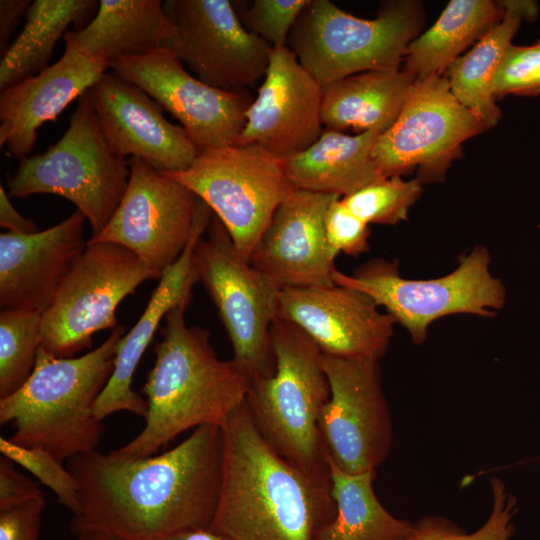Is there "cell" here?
I'll list each match as a JSON object with an SVG mask.
<instances>
[{
    "instance_id": "6da1fadb",
    "label": "cell",
    "mask_w": 540,
    "mask_h": 540,
    "mask_svg": "<svg viewBox=\"0 0 540 540\" xmlns=\"http://www.w3.org/2000/svg\"><path fill=\"white\" fill-rule=\"evenodd\" d=\"M224 437L207 424L174 448L123 459L97 450L67 460L80 485L75 534L99 531L118 540H165L209 529L222 483Z\"/></svg>"
},
{
    "instance_id": "7a4b0ae2",
    "label": "cell",
    "mask_w": 540,
    "mask_h": 540,
    "mask_svg": "<svg viewBox=\"0 0 540 540\" xmlns=\"http://www.w3.org/2000/svg\"><path fill=\"white\" fill-rule=\"evenodd\" d=\"M221 427L222 483L209 530L231 540H316L336 513L331 480L281 457L256 429L245 401Z\"/></svg>"
},
{
    "instance_id": "3957f363",
    "label": "cell",
    "mask_w": 540,
    "mask_h": 540,
    "mask_svg": "<svg viewBox=\"0 0 540 540\" xmlns=\"http://www.w3.org/2000/svg\"><path fill=\"white\" fill-rule=\"evenodd\" d=\"M187 306L174 307L164 319L155 362L142 388L148 406L145 426L109 452L115 457H149L186 430L222 426L245 401L251 381L233 360L218 358L209 331L186 324Z\"/></svg>"
},
{
    "instance_id": "277c9868",
    "label": "cell",
    "mask_w": 540,
    "mask_h": 540,
    "mask_svg": "<svg viewBox=\"0 0 540 540\" xmlns=\"http://www.w3.org/2000/svg\"><path fill=\"white\" fill-rule=\"evenodd\" d=\"M124 335L118 325L100 346L74 358L56 357L40 346L28 380L0 398V424L11 423L15 430L9 440L42 448L62 462L95 451L104 426L93 407L112 375Z\"/></svg>"
},
{
    "instance_id": "5b68a950",
    "label": "cell",
    "mask_w": 540,
    "mask_h": 540,
    "mask_svg": "<svg viewBox=\"0 0 540 540\" xmlns=\"http://www.w3.org/2000/svg\"><path fill=\"white\" fill-rule=\"evenodd\" d=\"M273 376L251 382L245 404L264 440L306 474L330 479L319 416L330 398L322 351L295 324L276 318L270 328Z\"/></svg>"
},
{
    "instance_id": "8992f818",
    "label": "cell",
    "mask_w": 540,
    "mask_h": 540,
    "mask_svg": "<svg viewBox=\"0 0 540 540\" xmlns=\"http://www.w3.org/2000/svg\"><path fill=\"white\" fill-rule=\"evenodd\" d=\"M422 23L413 1L386 2L376 18L363 19L329 0H309L287 46L324 87L356 73L400 69Z\"/></svg>"
},
{
    "instance_id": "52a82bcc",
    "label": "cell",
    "mask_w": 540,
    "mask_h": 540,
    "mask_svg": "<svg viewBox=\"0 0 540 540\" xmlns=\"http://www.w3.org/2000/svg\"><path fill=\"white\" fill-rule=\"evenodd\" d=\"M129 175L128 162L107 143L87 91L79 98L64 135L44 153L19 161L8 181V195L63 197L83 213L95 235L117 210Z\"/></svg>"
},
{
    "instance_id": "ba28073f",
    "label": "cell",
    "mask_w": 540,
    "mask_h": 540,
    "mask_svg": "<svg viewBox=\"0 0 540 540\" xmlns=\"http://www.w3.org/2000/svg\"><path fill=\"white\" fill-rule=\"evenodd\" d=\"M489 266L490 254L477 246L443 277L406 279L400 276L396 262L374 259L353 275L335 269L333 282L368 295L408 331L415 344H422L429 325L447 315L496 316V310L505 304L506 291Z\"/></svg>"
},
{
    "instance_id": "9c48e42d",
    "label": "cell",
    "mask_w": 540,
    "mask_h": 540,
    "mask_svg": "<svg viewBox=\"0 0 540 540\" xmlns=\"http://www.w3.org/2000/svg\"><path fill=\"white\" fill-rule=\"evenodd\" d=\"M193 250L199 281L215 304L233 347V362L251 382L276 371L270 328L281 289L237 252L222 222L210 224Z\"/></svg>"
},
{
    "instance_id": "30bf717a",
    "label": "cell",
    "mask_w": 540,
    "mask_h": 540,
    "mask_svg": "<svg viewBox=\"0 0 540 540\" xmlns=\"http://www.w3.org/2000/svg\"><path fill=\"white\" fill-rule=\"evenodd\" d=\"M162 172L211 209L248 263L274 212L296 190L283 160L256 144L199 151L187 169Z\"/></svg>"
},
{
    "instance_id": "8fae6325",
    "label": "cell",
    "mask_w": 540,
    "mask_h": 540,
    "mask_svg": "<svg viewBox=\"0 0 540 540\" xmlns=\"http://www.w3.org/2000/svg\"><path fill=\"white\" fill-rule=\"evenodd\" d=\"M161 276L119 244L87 242L41 314V347L59 358L90 348L95 333L118 326L120 302Z\"/></svg>"
},
{
    "instance_id": "7c38bea8",
    "label": "cell",
    "mask_w": 540,
    "mask_h": 540,
    "mask_svg": "<svg viewBox=\"0 0 540 540\" xmlns=\"http://www.w3.org/2000/svg\"><path fill=\"white\" fill-rule=\"evenodd\" d=\"M486 128L454 96L446 77L416 79L394 123L372 149L386 177L418 170L420 182L444 179L462 144Z\"/></svg>"
},
{
    "instance_id": "4fadbf2b",
    "label": "cell",
    "mask_w": 540,
    "mask_h": 540,
    "mask_svg": "<svg viewBox=\"0 0 540 540\" xmlns=\"http://www.w3.org/2000/svg\"><path fill=\"white\" fill-rule=\"evenodd\" d=\"M330 398L318 421L327 461L349 474L376 471L392 446L378 361L322 353Z\"/></svg>"
},
{
    "instance_id": "5bb4252c",
    "label": "cell",
    "mask_w": 540,
    "mask_h": 540,
    "mask_svg": "<svg viewBox=\"0 0 540 540\" xmlns=\"http://www.w3.org/2000/svg\"><path fill=\"white\" fill-rule=\"evenodd\" d=\"M171 50L209 86L245 92L263 80L271 46L250 33L229 0H169Z\"/></svg>"
},
{
    "instance_id": "9a60e30c",
    "label": "cell",
    "mask_w": 540,
    "mask_h": 540,
    "mask_svg": "<svg viewBox=\"0 0 540 540\" xmlns=\"http://www.w3.org/2000/svg\"><path fill=\"white\" fill-rule=\"evenodd\" d=\"M128 164V185L117 210L87 242L119 244L162 275L189 242L197 196L140 158L131 157Z\"/></svg>"
},
{
    "instance_id": "2e32d148",
    "label": "cell",
    "mask_w": 540,
    "mask_h": 540,
    "mask_svg": "<svg viewBox=\"0 0 540 540\" xmlns=\"http://www.w3.org/2000/svg\"><path fill=\"white\" fill-rule=\"evenodd\" d=\"M109 68L171 113L198 151L234 145L253 101L249 91L217 89L192 76L170 48L115 60Z\"/></svg>"
},
{
    "instance_id": "e0dca14e",
    "label": "cell",
    "mask_w": 540,
    "mask_h": 540,
    "mask_svg": "<svg viewBox=\"0 0 540 540\" xmlns=\"http://www.w3.org/2000/svg\"><path fill=\"white\" fill-rule=\"evenodd\" d=\"M322 86L288 46L271 48L266 74L235 145L256 144L279 159L310 147L324 130Z\"/></svg>"
},
{
    "instance_id": "ac0fdd59",
    "label": "cell",
    "mask_w": 540,
    "mask_h": 540,
    "mask_svg": "<svg viewBox=\"0 0 540 540\" xmlns=\"http://www.w3.org/2000/svg\"><path fill=\"white\" fill-rule=\"evenodd\" d=\"M277 318L299 327L322 353L376 361L387 352L396 324L368 295L335 283L282 289Z\"/></svg>"
},
{
    "instance_id": "d6986e66",
    "label": "cell",
    "mask_w": 540,
    "mask_h": 540,
    "mask_svg": "<svg viewBox=\"0 0 540 540\" xmlns=\"http://www.w3.org/2000/svg\"><path fill=\"white\" fill-rule=\"evenodd\" d=\"M88 94L107 143L121 158H140L159 171L185 170L196 159L199 151L185 130L138 86L104 73Z\"/></svg>"
},
{
    "instance_id": "ffe728a7",
    "label": "cell",
    "mask_w": 540,
    "mask_h": 540,
    "mask_svg": "<svg viewBox=\"0 0 540 540\" xmlns=\"http://www.w3.org/2000/svg\"><path fill=\"white\" fill-rule=\"evenodd\" d=\"M339 196L296 189L276 209L250 265L281 290L334 284L336 255L325 236V214Z\"/></svg>"
},
{
    "instance_id": "44dd1931",
    "label": "cell",
    "mask_w": 540,
    "mask_h": 540,
    "mask_svg": "<svg viewBox=\"0 0 540 540\" xmlns=\"http://www.w3.org/2000/svg\"><path fill=\"white\" fill-rule=\"evenodd\" d=\"M64 41L65 50L58 61L1 90L0 146H5L14 158L27 157L36 143L38 129L55 120L109 68L104 59L79 50L69 32Z\"/></svg>"
},
{
    "instance_id": "7402d4cb",
    "label": "cell",
    "mask_w": 540,
    "mask_h": 540,
    "mask_svg": "<svg viewBox=\"0 0 540 540\" xmlns=\"http://www.w3.org/2000/svg\"><path fill=\"white\" fill-rule=\"evenodd\" d=\"M86 217L76 210L60 223L31 234L0 235L1 310L43 313L86 247Z\"/></svg>"
},
{
    "instance_id": "603a6c76",
    "label": "cell",
    "mask_w": 540,
    "mask_h": 540,
    "mask_svg": "<svg viewBox=\"0 0 540 540\" xmlns=\"http://www.w3.org/2000/svg\"><path fill=\"white\" fill-rule=\"evenodd\" d=\"M212 214L211 209L198 198L193 229L186 248L176 263L162 274L144 312L119 342L112 375L93 407V413L98 419L103 420L119 411H128L145 418L147 402L132 389L133 376L167 313L178 305L190 303L192 288L199 281L193 264V250L207 231Z\"/></svg>"
},
{
    "instance_id": "cb8c5ba5",
    "label": "cell",
    "mask_w": 540,
    "mask_h": 540,
    "mask_svg": "<svg viewBox=\"0 0 540 540\" xmlns=\"http://www.w3.org/2000/svg\"><path fill=\"white\" fill-rule=\"evenodd\" d=\"M69 34L79 50L104 59L108 66L171 48L176 37L160 0H101L93 19Z\"/></svg>"
},
{
    "instance_id": "d4e9b609",
    "label": "cell",
    "mask_w": 540,
    "mask_h": 540,
    "mask_svg": "<svg viewBox=\"0 0 540 540\" xmlns=\"http://www.w3.org/2000/svg\"><path fill=\"white\" fill-rule=\"evenodd\" d=\"M379 133L361 134L324 129L306 150L283 160L285 173L296 189L348 196L386 176L372 149Z\"/></svg>"
},
{
    "instance_id": "484cf974",
    "label": "cell",
    "mask_w": 540,
    "mask_h": 540,
    "mask_svg": "<svg viewBox=\"0 0 540 540\" xmlns=\"http://www.w3.org/2000/svg\"><path fill=\"white\" fill-rule=\"evenodd\" d=\"M416 78L403 71L356 73L322 87L324 129L361 134L385 132L399 115Z\"/></svg>"
},
{
    "instance_id": "4316f807",
    "label": "cell",
    "mask_w": 540,
    "mask_h": 540,
    "mask_svg": "<svg viewBox=\"0 0 540 540\" xmlns=\"http://www.w3.org/2000/svg\"><path fill=\"white\" fill-rule=\"evenodd\" d=\"M503 19L480 38L472 49L457 58L446 77L457 100L484 126H495L501 118L493 94V81L500 61L518 31L521 21L535 19L538 5L533 1H501Z\"/></svg>"
},
{
    "instance_id": "83f0119b",
    "label": "cell",
    "mask_w": 540,
    "mask_h": 540,
    "mask_svg": "<svg viewBox=\"0 0 540 540\" xmlns=\"http://www.w3.org/2000/svg\"><path fill=\"white\" fill-rule=\"evenodd\" d=\"M503 17L501 1H450L433 26L408 45L401 69L416 79L440 75Z\"/></svg>"
},
{
    "instance_id": "f1b7e54d",
    "label": "cell",
    "mask_w": 540,
    "mask_h": 540,
    "mask_svg": "<svg viewBox=\"0 0 540 540\" xmlns=\"http://www.w3.org/2000/svg\"><path fill=\"white\" fill-rule=\"evenodd\" d=\"M98 7L95 0L33 1L23 29L1 59V90L49 67L54 47L68 27L81 30Z\"/></svg>"
},
{
    "instance_id": "f546056e",
    "label": "cell",
    "mask_w": 540,
    "mask_h": 540,
    "mask_svg": "<svg viewBox=\"0 0 540 540\" xmlns=\"http://www.w3.org/2000/svg\"><path fill=\"white\" fill-rule=\"evenodd\" d=\"M328 464L336 513L316 540H406L412 534L414 524L394 517L378 500L376 471L349 474Z\"/></svg>"
},
{
    "instance_id": "4dcf8cb0",
    "label": "cell",
    "mask_w": 540,
    "mask_h": 540,
    "mask_svg": "<svg viewBox=\"0 0 540 540\" xmlns=\"http://www.w3.org/2000/svg\"><path fill=\"white\" fill-rule=\"evenodd\" d=\"M41 346V313L3 309L0 313V398L30 377Z\"/></svg>"
},
{
    "instance_id": "1f68e13d",
    "label": "cell",
    "mask_w": 540,
    "mask_h": 540,
    "mask_svg": "<svg viewBox=\"0 0 540 540\" xmlns=\"http://www.w3.org/2000/svg\"><path fill=\"white\" fill-rule=\"evenodd\" d=\"M490 486L491 513L476 531L467 533L449 519L426 516L414 524L413 532L406 540H510L515 531L517 499L498 477L490 480Z\"/></svg>"
},
{
    "instance_id": "d6a6232c",
    "label": "cell",
    "mask_w": 540,
    "mask_h": 540,
    "mask_svg": "<svg viewBox=\"0 0 540 540\" xmlns=\"http://www.w3.org/2000/svg\"><path fill=\"white\" fill-rule=\"evenodd\" d=\"M421 193L418 179L404 180L402 176H389L341 199L352 213L368 225H395L407 219L410 208Z\"/></svg>"
},
{
    "instance_id": "836d02e7",
    "label": "cell",
    "mask_w": 540,
    "mask_h": 540,
    "mask_svg": "<svg viewBox=\"0 0 540 540\" xmlns=\"http://www.w3.org/2000/svg\"><path fill=\"white\" fill-rule=\"evenodd\" d=\"M0 452L51 489L58 502L73 515L80 512L79 482L69 469L63 466L62 461L42 448L24 447L3 437H0Z\"/></svg>"
},
{
    "instance_id": "e575fe53",
    "label": "cell",
    "mask_w": 540,
    "mask_h": 540,
    "mask_svg": "<svg viewBox=\"0 0 540 540\" xmlns=\"http://www.w3.org/2000/svg\"><path fill=\"white\" fill-rule=\"evenodd\" d=\"M309 0H254L238 14L244 27L273 48L287 46L290 31Z\"/></svg>"
},
{
    "instance_id": "d590c367",
    "label": "cell",
    "mask_w": 540,
    "mask_h": 540,
    "mask_svg": "<svg viewBox=\"0 0 540 540\" xmlns=\"http://www.w3.org/2000/svg\"><path fill=\"white\" fill-rule=\"evenodd\" d=\"M495 99L508 94L540 93V40L532 45L510 44L496 70L493 81Z\"/></svg>"
},
{
    "instance_id": "8d00e7d4",
    "label": "cell",
    "mask_w": 540,
    "mask_h": 540,
    "mask_svg": "<svg viewBox=\"0 0 540 540\" xmlns=\"http://www.w3.org/2000/svg\"><path fill=\"white\" fill-rule=\"evenodd\" d=\"M324 225L327 244L336 256H358L369 250V225L352 213L341 197L330 203Z\"/></svg>"
},
{
    "instance_id": "74e56055",
    "label": "cell",
    "mask_w": 540,
    "mask_h": 540,
    "mask_svg": "<svg viewBox=\"0 0 540 540\" xmlns=\"http://www.w3.org/2000/svg\"><path fill=\"white\" fill-rule=\"evenodd\" d=\"M45 506L40 497L0 511V540H38Z\"/></svg>"
},
{
    "instance_id": "f35d334b",
    "label": "cell",
    "mask_w": 540,
    "mask_h": 540,
    "mask_svg": "<svg viewBox=\"0 0 540 540\" xmlns=\"http://www.w3.org/2000/svg\"><path fill=\"white\" fill-rule=\"evenodd\" d=\"M43 497L35 482L19 472L14 462L0 457V511Z\"/></svg>"
},
{
    "instance_id": "ab89813d",
    "label": "cell",
    "mask_w": 540,
    "mask_h": 540,
    "mask_svg": "<svg viewBox=\"0 0 540 540\" xmlns=\"http://www.w3.org/2000/svg\"><path fill=\"white\" fill-rule=\"evenodd\" d=\"M29 0L0 1V51L4 53L9 48V39L31 5Z\"/></svg>"
},
{
    "instance_id": "60d3db41",
    "label": "cell",
    "mask_w": 540,
    "mask_h": 540,
    "mask_svg": "<svg viewBox=\"0 0 540 540\" xmlns=\"http://www.w3.org/2000/svg\"><path fill=\"white\" fill-rule=\"evenodd\" d=\"M0 225L15 234H31L39 231L33 221L15 209L2 185H0Z\"/></svg>"
},
{
    "instance_id": "b9f144b4",
    "label": "cell",
    "mask_w": 540,
    "mask_h": 540,
    "mask_svg": "<svg viewBox=\"0 0 540 540\" xmlns=\"http://www.w3.org/2000/svg\"><path fill=\"white\" fill-rule=\"evenodd\" d=\"M165 540H231L209 529L190 530L173 535Z\"/></svg>"
},
{
    "instance_id": "7bdbcfd3",
    "label": "cell",
    "mask_w": 540,
    "mask_h": 540,
    "mask_svg": "<svg viewBox=\"0 0 540 540\" xmlns=\"http://www.w3.org/2000/svg\"><path fill=\"white\" fill-rule=\"evenodd\" d=\"M76 535L77 540H118L111 535L99 531H85Z\"/></svg>"
}]
</instances>
